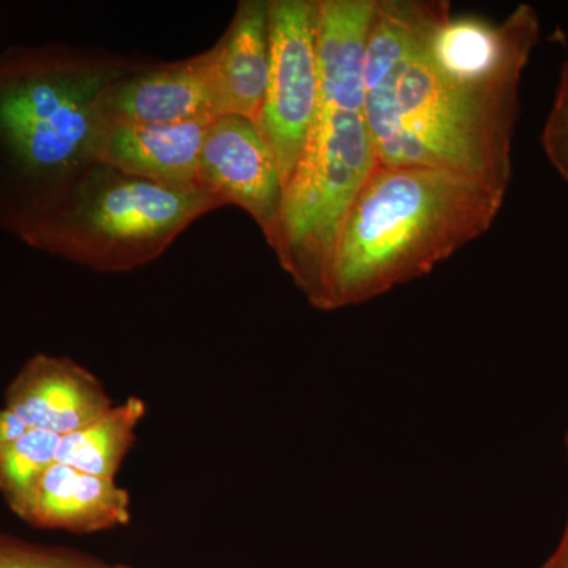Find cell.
Here are the masks:
<instances>
[{"label":"cell","mask_w":568,"mask_h":568,"mask_svg":"<svg viewBox=\"0 0 568 568\" xmlns=\"http://www.w3.org/2000/svg\"><path fill=\"white\" fill-rule=\"evenodd\" d=\"M519 100H485L444 80L422 50L417 0H376L365 115L384 166L455 171L507 192Z\"/></svg>","instance_id":"6da1fadb"},{"label":"cell","mask_w":568,"mask_h":568,"mask_svg":"<svg viewBox=\"0 0 568 568\" xmlns=\"http://www.w3.org/2000/svg\"><path fill=\"white\" fill-rule=\"evenodd\" d=\"M148 416L140 396H130L104 416L61 437L58 463L92 476L115 478L136 444L138 428Z\"/></svg>","instance_id":"5bb4252c"},{"label":"cell","mask_w":568,"mask_h":568,"mask_svg":"<svg viewBox=\"0 0 568 568\" xmlns=\"http://www.w3.org/2000/svg\"><path fill=\"white\" fill-rule=\"evenodd\" d=\"M129 70L55 48L0 54V174L13 186L0 222L84 166L97 99Z\"/></svg>","instance_id":"277c9868"},{"label":"cell","mask_w":568,"mask_h":568,"mask_svg":"<svg viewBox=\"0 0 568 568\" xmlns=\"http://www.w3.org/2000/svg\"><path fill=\"white\" fill-rule=\"evenodd\" d=\"M267 13L271 63L256 125L274 152L286 186L320 111L316 0H271Z\"/></svg>","instance_id":"52a82bcc"},{"label":"cell","mask_w":568,"mask_h":568,"mask_svg":"<svg viewBox=\"0 0 568 568\" xmlns=\"http://www.w3.org/2000/svg\"><path fill=\"white\" fill-rule=\"evenodd\" d=\"M61 437L29 429L20 439L0 447V496L17 515L48 467L58 463Z\"/></svg>","instance_id":"9a60e30c"},{"label":"cell","mask_w":568,"mask_h":568,"mask_svg":"<svg viewBox=\"0 0 568 568\" xmlns=\"http://www.w3.org/2000/svg\"><path fill=\"white\" fill-rule=\"evenodd\" d=\"M216 118L211 51L151 69H130L104 88L93 110V125H173Z\"/></svg>","instance_id":"9c48e42d"},{"label":"cell","mask_w":568,"mask_h":568,"mask_svg":"<svg viewBox=\"0 0 568 568\" xmlns=\"http://www.w3.org/2000/svg\"><path fill=\"white\" fill-rule=\"evenodd\" d=\"M541 148L556 173L568 182V61L560 70L555 102L541 132Z\"/></svg>","instance_id":"e0dca14e"},{"label":"cell","mask_w":568,"mask_h":568,"mask_svg":"<svg viewBox=\"0 0 568 568\" xmlns=\"http://www.w3.org/2000/svg\"><path fill=\"white\" fill-rule=\"evenodd\" d=\"M102 381L71 361L39 353L21 366L6 390V407L29 428L65 436L114 406Z\"/></svg>","instance_id":"30bf717a"},{"label":"cell","mask_w":568,"mask_h":568,"mask_svg":"<svg viewBox=\"0 0 568 568\" xmlns=\"http://www.w3.org/2000/svg\"><path fill=\"white\" fill-rule=\"evenodd\" d=\"M422 50L447 82L485 100H519V82L540 37L534 7L495 22L454 17L446 0H417Z\"/></svg>","instance_id":"8992f818"},{"label":"cell","mask_w":568,"mask_h":568,"mask_svg":"<svg viewBox=\"0 0 568 568\" xmlns=\"http://www.w3.org/2000/svg\"><path fill=\"white\" fill-rule=\"evenodd\" d=\"M29 429L31 428L24 424V420L9 407L3 406L0 409V447L9 446L20 439Z\"/></svg>","instance_id":"ac0fdd59"},{"label":"cell","mask_w":568,"mask_h":568,"mask_svg":"<svg viewBox=\"0 0 568 568\" xmlns=\"http://www.w3.org/2000/svg\"><path fill=\"white\" fill-rule=\"evenodd\" d=\"M197 185L237 205L267 237L278 219L283 179L274 152L256 122L242 115H220L209 126L201 149Z\"/></svg>","instance_id":"ba28073f"},{"label":"cell","mask_w":568,"mask_h":568,"mask_svg":"<svg viewBox=\"0 0 568 568\" xmlns=\"http://www.w3.org/2000/svg\"><path fill=\"white\" fill-rule=\"evenodd\" d=\"M377 164L365 91L321 88L315 125L284 186L278 219L265 237L313 306L347 213Z\"/></svg>","instance_id":"5b68a950"},{"label":"cell","mask_w":568,"mask_h":568,"mask_svg":"<svg viewBox=\"0 0 568 568\" xmlns=\"http://www.w3.org/2000/svg\"><path fill=\"white\" fill-rule=\"evenodd\" d=\"M507 192L455 171L377 164L347 213L315 308L420 278L493 226Z\"/></svg>","instance_id":"7a4b0ae2"},{"label":"cell","mask_w":568,"mask_h":568,"mask_svg":"<svg viewBox=\"0 0 568 568\" xmlns=\"http://www.w3.org/2000/svg\"><path fill=\"white\" fill-rule=\"evenodd\" d=\"M0 568H134L84 549L44 545L0 530Z\"/></svg>","instance_id":"2e32d148"},{"label":"cell","mask_w":568,"mask_h":568,"mask_svg":"<svg viewBox=\"0 0 568 568\" xmlns=\"http://www.w3.org/2000/svg\"><path fill=\"white\" fill-rule=\"evenodd\" d=\"M209 51L219 118L234 114L256 122L267 91L271 63L267 2L239 3L230 28Z\"/></svg>","instance_id":"4fadbf2b"},{"label":"cell","mask_w":568,"mask_h":568,"mask_svg":"<svg viewBox=\"0 0 568 568\" xmlns=\"http://www.w3.org/2000/svg\"><path fill=\"white\" fill-rule=\"evenodd\" d=\"M226 203L203 186L168 185L84 164L0 224L33 248L97 272H130Z\"/></svg>","instance_id":"3957f363"},{"label":"cell","mask_w":568,"mask_h":568,"mask_svg":"<svg viewBox=\"0 0 568 568\" xmlns=\"http://www.w3.org/2000/svg\"><path fill=\"white\" fill-rule=\"evenodd\" d=\"M566 447H567V455H568V433H567V437H566Z\"/></svg>","instance_id":"ffe728a7"},{"label":"cell","mask_w":568,"mask_h":568,"mask_svg":"<svg viewBox=\"0 0 568 568\" xmlns=\"http://www.w3.org/2000/svg\"><path fill=\"white\" fill-rule=\"evenodd\" d=\"M541 568H568V514L566 529H564L562 537H560L558 548Z\"/></svg>","instance_id":"d6986e66"},{"label":"cell","mask_w":568,"mask_h":568,"mask_svg":"<svg viewBox=\"0 0 568 568\" xmlns=\"http://www.w3.org/2000/svg\"><path fill=\"white\" fill-rule=\"evenodd\" d=\"M215 119L142 125V123H97L89 141L85 164H104L134 178L200 186L201 149Z\"/></svg>","instance_id":"8fae6325"},{"label":"cell","mask_w":568,"mask_h":568,"mask_svg":"<svg viewBox=\"0 0 568 568\" xmlns=\"http://www.w3.org/2000/svg\"><path fill=\"white\" fill-rule=\"evenodd\" d=\"M14 517L41 530L104 532L130 525L132 497L115 478L92 476L54 463Z\"/></svg>","instance_id":"7c38bea8"}]
</instances>
